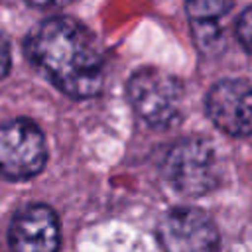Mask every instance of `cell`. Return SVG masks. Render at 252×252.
<instances>
[{
    "label": "cell",
    "mask_w": 252,
    "mask_h": 252,
    "mask_svg": "<svg viewBox=\"0 0 252 252\" xmlns=\"http://www.w3.org/2000/svg\"><path fill=\"white\" fill-rule=\"evenodd\" d=\"M30 61L65 94L89 98L100 93L104 61L94 37L69 18L41 22L26 39Z\"/></svg>",
    "instance_id": "1"
},
{
    "label": "cell",
    "mask_w": 252,
    "mask_h": 252,
    "mask_svg": "<svg viewBox=\"0 0 252 252\" xmlns=\"http://www.w3.org/2000/svg\"><path fill=\"white\" fill-rule=\"evenodd\" d=\"M126 94L134 110L152 126L165 128L179 118L181 83L161 69L144 67L136 71L128 81Z\"/></svg>",
    "instance_id": "2"
},
{
    "label": "cell",
    "mask_w": 252,
    "mask_h": 252,
    "mask_svg": "<svg viewBox=\"0 0 252 252\" xmlns=\"http://www.w3.org/2000/svg\"><path fill=\"white\" fill-rule=\"evenodd\" d=\"M163 173L173 189L197 197L219 185V161L213 148L203 140H181L175 144L165 161Z\"/></svg>",
    "instance_id": "3"
},
{
    "label": "cell",
    "mask_w": 252,
    "mask_h": 252,
    "mask_svg": "<svg viewBox=\"0 0 252 252\" xmlns=\"http://www.w3.org/2000/svg\"><path fill=\"white\" fill-rule=\"evenodd\" d=\"M47 159L41 130L28 118L0 124V173L8 179H30L37 175Z\"/></svg>",
    "instance_id": "4"
},
{
    "label": "cell",
    "mask_w": 252,
    "mask_h": 252,
    "mask_svg": "<svg viewBox=\"0 0 252 252\" xmlns=\"http://www.w3.org/2000/svg\"><path fill=\"white\" fill-rule=\"evenodd\" d=\"M163 252H220V236L215 222L199 209H171L158 226Z\"/></svg>",
    "instance_id": "5"
},
{
    "label": "cell",
    "mask_w": 252,
    "mask_h": 252,
    "mask_svg": "<svg viewBox=\"0 0 252 252\" xmlns=\"http://www.w3.org/2000/svg\"><path fill=\"white\" fill-rule=\"evenodd\" d=\"M207 112L228 136L252 134V87L238 79L217 83L207 94Z\"/></svg>",
    "instance_id": "6"
},
{
    "label": "cell",
    "mask_w": 252,
    "mask_h": 252,
    "mask_svg": "<svg viewBox=\"0 0 252 252\" xmlns=\"http://www.w3.org/2000/svg\"><path fill=\"white\" fill-rule=\"evenodd\" d=\"M59 242V220L47 205H30L12 219L8 230L12 252H57Z\"/></svg>",
    "instance_id": "7"
},
{
    "label": "cell",
    "mask_w": 252,
    "mask_h": 252,
    "mask_svg": "<svg viewBox=\"0 0 252 252\" xmlns=\"http://www.w3.org/2000/svg\"><path fill=\"white\" fill-rule=\"evenodd\" d=\"M234 0H187V14L197 41L203 47H211L219 35V20L228 14Z\"/></svg>",
    "instance_id": "8"
},
{
    "label": "cell",
    "mask_w": 252,
    "mask_h": 252,
    "mask_svg": "<svg viewBox=\"0 0 252 252\" xmlns=\"http://www.w3.org/2000/svg\"><path fill=\"white\" fill-rule=\"evenodd\" d=\"M236 35L238 41L244 45L246 51L252 53V6L242 12V16L236 22Z\"/></svg>",
    "instance_id": "9"
},
{
    "label": "cell",
    "mask_w": 252,
    "mask_h": 252,
    "mask_svg": "<svg viewBox=\"0 0 252 252\" xmlns=\"http://www.w3.org/2000/svg\"><path fill=\"white\" fill-rule=\"evenodd\" d=\"M8 71H10V43L6 35L0 32V79H4Z\"/></svg>",
    "instance_id": "10"
},
{
    "label": "cell",
    "mask_w": 252,
    "mask_h": 252,
    "mask_svg": "<svg viewBox=\"0 0 252 252\" xmlns=\"http://www.w3.org/2000/svg\"><path fill=\"white\" fill-rule=\"evenodd\" d=\"M32 6H39V8H59L63 4H67L69 0H28Z\"/></svg>",
    "instance_id": "11"
}]
</instances>
